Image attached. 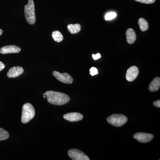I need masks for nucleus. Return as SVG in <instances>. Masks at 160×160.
Wrapping results in <instances>:
<instances>
[{
  "instance_id": "9",
  "label": "nucleus",
  "mask_w": 160,
  "mask_h": 160,
  "mask_svg": "<svg viewBox=\"0 0 160 160\" xmlns=\"http://www.w3.org/2000/svg\"><path fill=\"white\" fill-rule=\"evenodd\" d=\"M24 70L22 67L21 66H14L9 69L7 72V76L9 78H16L21 75Z\"/></svg>"
},
{
  "instance_id": "11",
  "label": "nucleus",
  "mask_w": 160,
  "mask_h": 160,
  "mask_svg": "<svg viewBox=\"0 0 160 160\" xmlns=\"http://www.w3.org/2000/svg\"><path fill=\"white\" fill-rule=\"evenodd\" d=\"M21 49L18 46H3L0 49V53L5 54L9 53H19L21 52Z\"/></svg>"
},
{
  "instance_id": "6",
  "label": "nucleus",
  "mask_w": 160,
  "mask_h": 160,
  "mask_svg": "<svg viewBox=\"0 0 160 160\" xmlns=\"http://www.w3.org/2000/svg\"><path fill=\"white\" fill-rule=\"evenodd\" d=\"M52 75L57 79L63 83L66 84H71L73 82V79L72 77L68 73H60L58 72L54 71Z\"/></svg>"
},
{
  "instance_id": "1",
  "label": "nucleus",
  "mask_w": 160,
  "mask_h": 160,
  "mask_svg": "<svg viewBox=\"0 0 160 160\" xmlns=\"http://www.w3.org/2000/svg\"><path fill=\"white\" fill-rule=\"evenodd\" d=\"M46 96L47 101L50 104L56 106H62L69 102L70 98L62 92L54 91H46L43 94Z\"/></svg>"
},
{
  "instance_id": "20",
  "label": "nucleus",
  "mask_w": 160,
  "mask_h": 160,
  "mask_svg": "<svg viewBox=\"0 0 160 160\" xmlns=\"http://www.w3.org/2000/svg\"><path fill=\"white\" fill-rule=\"evenodd\" d=\"M89 71H90V74L92 76L96 75L98 74V69L96 68L95 67H92V68H90Z\"/></svg>"
},
{
  "instance_id": "15",
  "label": "nucleus",
  "mask_w": 160,
  "mask_h": 160,
  "mask_svg": "<svg viewBox=\"0 0 160 160\" xmlns=\"http://www.w3.org/2000/svg\"><path fill=\"white\" fill-rule=\"evenodd\" d=\"M138 25L140 29L142 31H146L149 28V24L147 21L143 18H140L138 20Z\"/></svg>"
},
{
  "instance_id": "21",
  "label": "nucleus",
  "mask_w": 160,
  "mask_h": 160,
  "mask_svg": "<svg viewBox=\"0 0 160 160\" xmlns=\"http://www.w3.org/2000/svg\"><path fill=\"white\" fill-rule=\"evenodd\" d=\"M153 106L158 107V108H160V100H158L157 101H155L153 103Z\"/></svg>"
},
{
  "instance_id": "10",
  "label": "nucleus",
  "mask_w": 160,
  "mask_h": 160,
  "mask_svg": "<svg viewBox=\"0 0 160 160\" xmlns=\"http://www.w3.org/2000/svg\"><path fill=\"white\" fill-rule=\"evenodd\" d=\"M63 118L69 122H76L82 120L83 116L79 112H69V113L64 114Z\"/></svg>"
},
{
  "instance_id": "23",
  "label": "nucleus",
  "mask_w": 160,
  "mask_h": 160,
  "mask_svg": "<svg viewBox=\"0 0 160 160\" xmlns=\"http://www.w3.org/2000/svg\"><path fill=\"white\" fill-rule=\"evenodd\" d=\"M5 65L2 62H0V71H2L3 69H5Z\"/></svg>"
},
{
  "instance_id": "24",
  "label": "nucleus",
  "mask_w": 160,
  "mask_h": 160,
  "mask_svg": "<svg viewBox=\"0 0 160 160\" xmlns=\"http://www.w3.org/2000/svg\"><path fill=\"white\" fill-rule=\"evenodd\" d=\"M3 31L2 29H0V36L2 34Z\"/></svg>"
},
{
  "instance_id": "4",
  "label": "nucleus",
  "mask_w": 160,
  "mask_h": 160,
  "mask_svg": "<svg viewBox=\"0 0 160 160\" xmlns=\"http://www.w3.org/2000/svg\"><path fill=\"white\" fill-rule=\"evenodd\" d=\"M127 118L123 114H115L112 115L107 118L109 124L116 127H121L127 122Z\"/></svg>"
},
{
  "instance_id": "22",
  "label": "nucleus",
  "mask_w": 160,
  "mask_h": 160,
  "mask_svg": "<svg viewBox=\"0 0 160 160\" xmlns=\"http://www.w3.org/2000/svg\"><path fill=\"white\" fill-rule=\"evenodd\" d=\"M92 56L93 59L95 60L98 59H99L101 57V54L99 53H98L96 55L92 54Z\"/></svg>"
},
{
  "instance_id": "19",
  "label": "nucleus",
  "mask_w": 160,
  "mask_h": 160,
  "mask_svg": "<svg viewBox=\"0 0 160 160\" xmlns=\"http://www.w3.org/2000/svg\"><path fill=\"white\" fill-rule=\"evenodd\" d=\"M136 2H139L144 4H150L154 3L156 0H135Z\"/></svg>"
},
{
  "instance_id": "17",
  "label": "nucleus",
  "mask_w": 160,
  "mask_h": 160,
  "mask_svg": "<svg viewBox=\"0 0 160 160\" xmlns=\"http://www.w3.org/2000/svg\"><path fill=\"white\" fill-rule=\"evenodd\" d=\"M9 132L3 128H0V141L7 139L9 138Z\"/></svg>"
},
{
  "instance_id": "18",
  "label": "nucleus",
  "mask_w": 160,
  "mask_h": 160,
  "mask_svg": "<svg viewBox=\"0 0 160 160\" xmlns=\"http://www.w3.org/2000/svg\"><path fill=\"white\" fill-rule=\"evenodd\" d=\"M117 17V13L115 12H108L105 15V18L106 20H111Z\"/></svg>"
},
{
  "instance_id": "2",
  "label": "nucleus",
  "mask_w": 160,
  "mask_h": 160,
  "mask_svg": "<svg viewBox=\"0 0 160 160\" xmlns=\"http://www.w3.org/2000/svg\"><path fill=\"white\" fill-rule=\"evenodd\" d=\"M24 11L27 22L30 25H33L36 22V16L33 0H28V4L24 7Z\"/></svg>"
},
{
  "instance_id": "14",
  "label": "nucleus",
  "mask_w": 160,
  "mask_h": 160,
  "mask_svg": "<svg viewBox=\"0 0 160 160\" xmlns=\"http://www.w3.org/2000/svg\"><path fill=\"white\" fill-rule=\"evenodd\" d=\"M67 29L71 34H76L81 31V26L79 24H69L67 26Z\"/></svg>"
},
{
  "instance_id": "5",
  "label": "nucleus",
  "mask_w": 160,
  "mask_h": 160,
  "mask_svg": "<svg viewBox=\"0 0 160 160\" xmlns=\"http://www.w3.org/2000/svg\"><path fill=\"white\" fill-rule=\"evenodd\" d=\"M68 155L72 160H89L90 159L83 152L77 149H71L68 151Z\"/></svg>"
},
{
  "instance_id": "8",
  "label": "nucleus",
  "mask_w": 160,
  "mask_h": 160,
  "mask_svg": "<svg viewBox=\"0 0 160 160\" xmlns=\"http://www.w3.org/2000/svg\"><path fill=\"white\" fill-rule=\"evenodd\" d=\"M139 72V69L137 66H131L126 72V80L129 82H132L137 78Z\"/></svg>"
},
{
  "instance_id": "7",
  "label": "nucleus",
  "mask_w": 160,
  "mask_h": 160,
  "mask_svg": "<svg viewBox=\"0 0 160 160\" xmlns=\"http://www.w3.org/2000/svg\"><path fill=\"white\" fill-rule=\"evenodd\" d=\"M133 137L140 142L145 143L150 142L154 138V136L150 133L138 132L133 135Z\"/></svg>"
},
{
  "instance_id": "12",
  "label": "nucleus",
  "mask_w": 160,
  "mask_h": 160,
  "mask_svg": "<svg viewBox=\"0 0 160 160\" xmlns=\"http://www.w3.org/2000/svg\"><path fill=\"white\" fill-rule=\"evenodd\" d=\"M126 39L128 44H132L135 42L137 38L136 33L134 30L131 28L127 29L126 32Z\"/></svg>"
},
{
  "instance_id": "13",
  "label": "nucleus",
  "mask_w": 160,
  "mask_h": 160,
  "mask_svg": "<svg viewBox=\"0 0 160 160\" xmlns=\"http://www.w3.org/2000/svg\"><path fill=\"white\" fill-rule=\"evenodd\" d=\"M160 78H155L154 79L150 82L149 86V91L151 92L157 91L160 89Z\"/></svg>"
},
{
  "instance_id": "3",
  "label": "nucleus",
  "mask_w": 160,
  "mask_h": 160,
  "mask_svg": "<svg viewBox=\"0 0 160 160\" xmlns=\"http://www.w3.org/2000/svg\"><path fill=\"white\" fill-rule=\"evenodd\" d=\"M35 114V111L32 104L29 103L24 104L22 107L21 119L22 123L24 124L28 123L34 117Z\"/></svg>"
},
{
  "instance_id": "16",
  "label": "nucleus",
  "mask_w": 160,
  "mask_h": 160,
  "mask_svg": "<svg viewBox=\"0 0 160 160\" xmlns=\"http://www.w3.org/2000/svg\"><path fill=\"white\" fill-rule=\"evenodd\" d=\"M52 38L55 42H62L63 40V36L62 34L60 31L56 30L53 31L52 34Z\"/></svg>"
}]
</instances>
